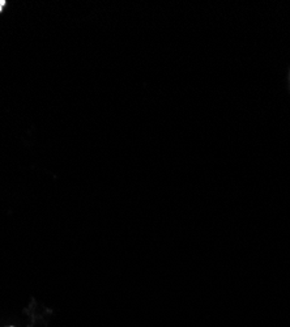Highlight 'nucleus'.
<instances>
[{
	"label": "nucleus",
	"mask_w": 290,
	"mask_h": 327,
	"mask_svg": "<svg viewBox=\"0 0 290 327\" xmlns=\"http://www.w3.org/2000/svg\"><path fill=\"white\" fill-rule=\"evenodd\" d=\"M4 4H6V2H0V11H2V8L4 7Z\"/></svg>",
	"instance_id": "f257e3e1"
}]
</instances>
